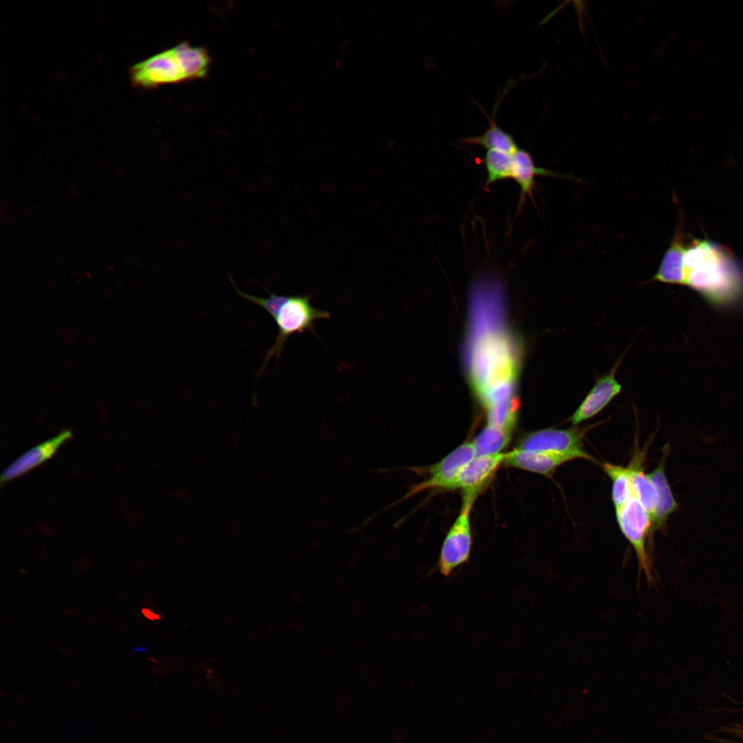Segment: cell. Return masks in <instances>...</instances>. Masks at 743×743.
I'll return each mask as SVG.
<instances>
[{
    "label": "cell",
    "instance_id": "6da1fadb",
    "mask_svg": "<svg viewBox=\"0 0 743 743\" xmlns=\"http://www.w3.org/2000/svg\"><path fill=\"white\" fill-rule=\"evenodd\" d=\"M682 285L714 306L730 305L743 297V267L726 247L696 239L686 247Z\"/></svg>",
    "mask_w": 743,
    "mask_h": 743
},
{
    "label": "cell",
    "instance_id": "7a4b0ae2",
    "mask_svg": "<svg viewBox=\"0 0 743 743\" xmlns=\"http://www.w3.org/2000/svg\"><path fill=\"white\" fill-rule=\"evenodd\" d=\"M508 341L502 334L487 333L473 349L472 385L486 411L516 399L517 363Z\"/></svg>",
    "mask_w": 743,
    "mask_h": 743
},
{
    "label": "cell",
    "instance_id": "3957f363",
    "mask_svg": "<svg viewBox=\"0 0 743 743\" xmlns=\"http://www.w3.org/2000/svg\"><path fill=\"white\" fill-rule=\"evenodd\" d=\"M211 61L204 47L181 42L133 65L130 77L136 86L148 89L180 83L206 77Z\"/></svg>",
    "mask_w": 743,
    "mask_h": 743
},
{
    "label": "cell",
    "instance_id": "277c9868",
    "mask_svg": "<svg viewBox=\"0 0 743 743\" xmlns=\"http://www.w3.org/2000/svg\"><path fill=\"white\" fill-rule=\"evenodd\" d=\"M311 300L312 296L309 294L290 296L270 293L263 310L274 319L278 334L274 343L264 356L259 374L264 372L272 358H279L289 337L305 332L314 333L316 321L330 318L329 312L314 308Z\"/></svg>",
    "mask_w": 743,
    "mask_h": 743
},
{
    "label": "cell",
    "instance_id": "5b68a950",
    "mask_svg": "<svg viewBox=\"0 0 743 743\" xmlns=\"http://www.w3.org/2000/svg\"><path fill=\"white\" fill-rule=\"evenodd\" d=\"M599 423L573 426L566 429L548 428L535 431L525 435L515 449L563 455L572 460L595 461L584 449L583 438L589 430Z\"/></svg>",
    "mask_w": 743,
    "mask_h": 743
},
{
    "label": "cell",
    "instance_id": "8992f818",
    "mask_svg": "<svg viewBox=\"0 0 743 743\" xmlns=\"http://www.w3.org/2000/svg\"><path fill=\"white\" fill-rule=\"evenodd\" d=\"M615 511L618 526L636 554L639 572L645 575L648 583H653L654 567L649 550L653 531L649 514L635 497Z\"/></svg>",
    "mask_w": 743,
    "mask_h": 743
},
{
    "label": "cell",
    "instance_id": "52a82bcc",
    "mask_svg": "<svg viewBox=\"0 0 743 743\" xmlns=\"http://www.w3.org/2000/svg\"><path fill=\"white\" fill-rule=\"evenodd\" d=\"M475 501L462 498L460 511L444 539L438 562L443 577H449L469 560L473 544L471 511Z\"/></svg>",
    "mask_w": 743,
    "mask_h": 743
},
{
    "label": "cell",
    "instance_id": "ba28073f",
    "mask_svg": "<svg viewBox=\"0 0 743 743\" xmlns=\"http://www.w3.org/2000/svg\"><path fill=\"white\" fill-rule=\"evenodd\" d=\"M475 456L472 442H466L460 444L440 462L428 469L429 477L418 484L412 485L407 493L401 499L383 508L379 512L372 515L371 519H373L380 513L421 491L428 489L448 490L462 467Z\"/></svg>",
    "mask_w": 743,
    "mask_h": 743
},
{
    "label": "cell",
    "instance_id": "9c48e42d",
    "mask_svg": "<svg viewBox=\"0 0 743 743\" xmlns=\"http://www.w3.org/2000/svg\"><path fill=\"white\" fill-rule=\"evenodd\" d=\"M625 352L618 359L612 368L599 377L583 400L568 418L573 426L593 418L600 413L618 396L622 390V385L615 377L616 372L621 364Z\"/></svg>",
    "mask_w": 743,
    "mask_h": 743
},
{
    "label": "cell",
    "instance_id": "30bf717a",
    "mask_svg": "<svg viewBox=\"0 0 743 743\" xmlns=\"http://www.w3.org/2000/svg\"><path fill=\"white\" fill-rule=\"evenodd\" d=\"M504 457L505 453L475 456L462 467L448 490L460 489L463 497L475 500Z\"/></svg>",
    "mask_w": 743,
    "mask_h": 743
},
{
    "label": "cell",
    "instance_id": "8fae6325",
    "mask_svg": "<svg viewBox=\"0 0 743 743\" xmlns=\"http://www.w3.org/2000/svg\"><path fill=\"white\" fill-rule=\"evenodd\" d=\"M72 437V431L65 429L45 440L17 457L2 472L1 484L16 479L52 457L60 447Z\"/></svg>",
    "mask_w": 743,
    "mask_h": 743
},
{
    "label": "cell",
    "instance_id": "7c38bea8",
    "mask_svg": "<svg viewBox=\"0 0 743 743\" xmlns=\"http://www.w3.org/2000/svg\"><path fill=\"white\" fill-rule=\"evenodd\" d=\"M670 446L667 444L663 449L659 463L651 473H647L658 495V506L652 519L653 532L656 530H665L669 517L679 508V504L674 496L665 471Z\"/></svg>",
    "mask_w": 743,
    "mask_h": 743
},
{
    "label": "cell",
    "instance_id": "4fadbf2b",
    "mask_svg": "<svg viewBox=\"0 0 743 743\" xmlns=\"http://www.w3.org/2000/svg\"><path fill=\"white\" fill-rule=\"evenodd\" d=\"M572 460L568 457L515 449L505 453L503 464L546 477H550L561 465Z\"/></svg>",
    "mask_w": 743,
    "mask_h": 743
},
{
    "label": "cell",
    "instance_id": "5bb4252c",
    "mask_svg": "<svg viewBox=\"0 0 743 743\" xmlns=\"http://www.w3.org/2000/svg\"><path fill=\"white\" fill-rule=\"evenodd\" d=\"M513 179L520 189L519 205L522 206L527 197L532 199L535 178L538 175L563 177L548 169L537 166L532 155L526 150L519 149L513 155Z\"/></svg>",
    "mask_w": 743,
    "mask_h": 743
},
{
    "label": "cell",
    "instance_id": "9a60e30c",
    "mask_svg": "<svg viewBox=\"0 0 743 743\" xmlns=\"http://www.w3.org/2000/svg\"><path fill=\"white\" fill-rule=\"evenodd\" d=\"M645 457V451L637 452L628 468L634 497L649 514L652 523L658 503V495L654 484L647 473L644 472L643 464Z\"/></svg>",
    "mask_w": 743,
    "mask_h": 743
},
{
    "label": "cell",
    "instance_id": "2e32d148",
    "mask_svg": "<svg viewBox=\"0 0 743 743\" xmlns=\"http://www.w3.org/2000/svg\"><path fill=\"white\" fill-rule=\"evenodd\" d=\"M686 247L681 230L678 229L651 281L682 285Z\"/></svg>",
    "mask_w": 743,
    "mask_h": 743
},
{
    "label": "cell",
    "instance_id": "e0dca14e",
    "mask_svg": "<svg viewBox=\"0 0 743 743\" xmlns=\"http://www.w3.org/2000/svg\"><path fill=\"white\" fill-rule=\"evenodd\" d=\"M512 431L486 424L472 441L475 456L502 453L510 441Z\"/></svg>",
    "mask_w": 743,
    "mask_h": 743
},
{
    "label": "cell",
    "instance_id": "ac0fdd59",
    "mask_svg": "<svg viewBox=\"0 0 743 743\" xmlns=\"http://www.w3.org/2000/svg\"><path fill=\"white\" fill-rule=\"evenodd\" d=\"M466 144L482 147L488 150H497L513 155L518 149V146L513 136L501 129L495 122L481 135L466 138L463 140Z\"/></svg>",
    "mask_w": 743,
    "mask_h": 743
},
{
    "label": "cell",
    "instance_id": "d6986e66",
    "mask_svg": "<svg viewBox=\"0 0 743 743\" xmlns=\"http://www.w3.org/2000/svg\"><path fill=\"white\" fill-rule=\"evenodd\" d=\"M604 472L612 481V500L615 510L622 508L634 497L629 469L619 465L605 462L602 464Z\"/></svg>",
    "mask_w": 743,
    "mask_h": 743
},
{
    "label": "cell",
    "instance_id": "ffe728a7",
    "mask_svg": "<svg viewBox=\"0 0 743 743\" xmlns=\"http://www.w3.org/2000/svg\"><path fill=\"white\" fill-rule=\"evenodd\" d=\"M483 162L487 173L486 186L513 177V155L497 150H488Z\"/></svg>",
    "mask_w": 743,
    "mask_h": 743
},
{
    "label": "cell",
    "instance_id": "44dd1931",
    "mask_svg": "<svg viewBox=\"0 0 743 743\" xmlns=\"http://www.w3.org/2000/svg\"><path fill=\"white\" fill-rule=\"evenodd\" d=\"M141 612H142V614L147 618H148L150 621H158V620H160L161 618V616H160V614L152 612L151 610H149L148 608L144 607V608H142L141 610Z\"/></svg>",
    "mask_w": 743,
    "mask_h": 743
}]
</instances>
